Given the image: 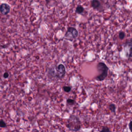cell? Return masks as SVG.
Listing matches in <instances>:
<instances>
[{"label":"cell","mask_w":132,"mask_h":132,"mask_svg":"<svg viewBox=\"0 0 132 132\" xmlns=\"http://www.w3.org/2000/svg\"><path fill=\"white\" fill-rule=\"evenodd\" d=\"M109 109L112 113H116V105L114 103H111L109 104Z\"/></svg>","instance_id":"7"},{"label":"cell","mask_w":132,"mask_h":132,"mask_svg":"<svg viewBox=\"0 0 132 132\" xmlns=\"http://www.w3.org/2000/svg\"><path fill=\"white\" fill-rule=\"evenodd\" d=\"M0 127L2 128H5L6 127V123L3 120H0Z\"/></svg>","instance_id":"11"},{"label":"cell","mask_w":132,"mask_h":132,"mask_svg":"<svg viewBox=\"0 0 132 132\" xmlns=\"http://www.w3.org/2000/svg\"><path fill=\"white\" fill-rule=\"evenodd\" d=\"M63 90L66 93H69L71 91V87L69 86H65L63 87Z\"/></svg>","instance_id":"10"},{"label":"cell","mask_w":132,"mask_h":132,"mask_svg":"<svg viewBox=\"0 0 132 132\" xmlns=\"http://www.w3.org/2000/svg\"><path fill=\"white\" fill-rule=\"evenodd\" d=\"M56 76L59 79H62L64 77L66 73L65 67L62 64H59L56 67Z\"/></svg>","instance_id":"3"},{"label":"cell","mask_w":132,"mask_h":132,"mask_svg":"<svg viewBox=\"0 0 132 132\" xmlns=\"http://www.w3.org/2000/svg\"><path fill=\"white\" fill-rule=\"evenodd\" d=\"M10 7L6 3H3L0 5V12L3 15H6L10 11Z\"/></svg>","instance_id":"4"},{"label":"cell","mask_w":132,"mask_h":132,"mask_svg":"<svg viewBox=\"0 0 132 132\" xmlns=\"http://www.w3.org/2000/svg\"><path fill=\"white\" fill-rule=\"evenodd\" d=\"M119 38L121 40H123L125 37V33L123 31H121L119 33Z\"/></svg>","instance_id":"8"},{"label":"cell","mask_w":132,"mask_h":132,"mask_svg":"<svg viewBox=\"0 0 132 132\" xmlns=\"http://www.w3.org/2000/svg\"><path fill=\"white\" fill-rule=\"evenodd\" d=\"M97 68L99 74L96 77L95 80L98 81H104L108 74V67L105 63L100 62L97 65Z\"/></svg>","instance_id":"1"},{"label":"cell","mask_w":132,"mask_h":132,"mask_svg":"<svg viewBox=\"0 0 132 132\" xmlns=\"http://www.w3.org/2000/svg\"><path fill=\"white\" fill-rule=\"evenodd\" d=\"M131 122H132V121H131L130 122V123L129 124V128H130V130L131 131Z\"/></svg>","instance_id":"14"},{"label":"cell","mask_w":132,"mask_h":132,"mask_svg":"<svg viewBox=\"0 0 132 132\" xmlns=\"http://www.w3.org/2000/svg\"><path fill=\"white\" fill-rule=\"evenodd\" d=\"M84 10V8L83 6H82L81 5H79L77 6L75 11L77 14H81L83 12Z\"/></svg>","instance_id":"6"},{"label":"cell","mask_w":132,"mask_h":132,"mask_svg":"<svg viewBox=\"0 0 132 132\" xmlns=\"http://www.w3.org/2000/svg\"><path fill=\"white\" fill-rule=\"evenodd\" d=\"M67 104L69 105H73L75 103V101L73 99L69 98V99H67Z\"/></svg>","instance_id":"9"},{"label":"cell","mask_w":132,"mask_h":132,"mask_svg":"<svg viewBox=\"0 0 132 132\" xmlns=\"http://www.w3.org/2000/svg\"><path fill=\"white\" fill-rule=\"evenodd\" d=\"M91 5L94 9H98L101 6V3L99 0H91Z\"/></svg>","instance_id":"5"},{"label":"cell","mask_w":132,"mask_h":132,"mask_svg":"<svg viewBox=\"0 0 132 132\" xmlns=\"http://www.w3.org/2000/svg\"><path fill=\"white\" fill-rule=\"evenodd\" d=\"M9 77V74L8 72H5L3 74V78L5 79H7Z\"/></svg>","instance_id":"13"},{"label":"cell","mask_w":132,"mask_h":132,"mask_svg":"<svg viewBox=\"0 0 132 132\" xmlns=\"http://www.w3.org/2000/svg\"><path fill=\"white\" fill-rule=\"evenodd\" d=\"M78 32L77 30L72 27H69L65 34V37L69 40H72L77 37Z\"/></svg>","instance_id":"2"},{"label":"cell","mask_w":132,"mask_h":132,"mask_svg":"<svg viewBox=\"0 0 132 132\" xmlns=\"http://www.w3.org/2000/svg\"><path fill=\"white\" fill-rule=\"evenodd\" d=\"M100 131L101 132H110V130L108 127H107V126H104V127H103L102 130Z\"/></svg>","instance_id":"12"}]
</instances>
